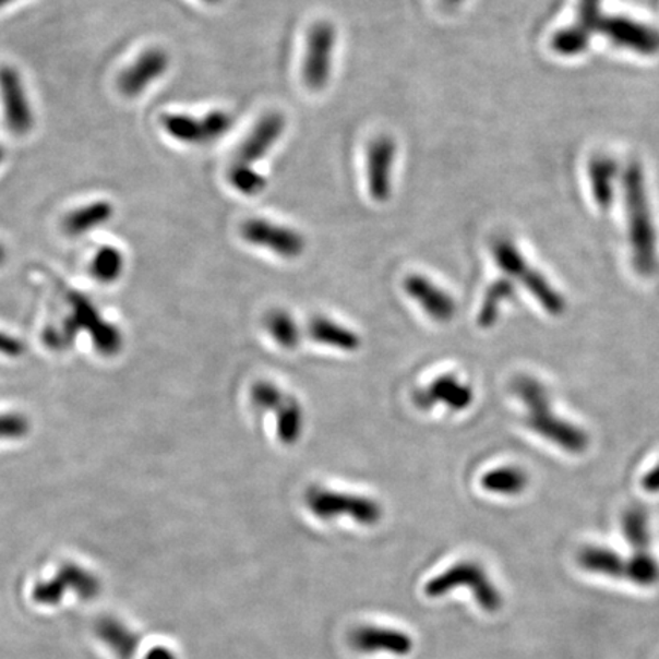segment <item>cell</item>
Masks as SVG:
<instances>
[{"label":"cell","instance_id":"4dcf8cb0","mask_svg":"<svg viewBox=\"0 0 659 659\" xmlns=\"http://www.w3.org/2000/svg\"><path fill=\"white\" fill-rule=\"evenodd\" d=\"M591 41V36L584 33L576 25L559 31L553 38L554 51L561 56L573 57L585 52Z\"/></svg>","mask_w":659,"mask_h":659},{"label":"cell","instance_id":"8fae6325","mask_svg":"<svg viewBox=\"0 0 659 659\" xmlns=\"http://www.w3.org/2000/svg\"><path fill=\"white\" fill-rule=\"evenodd\" d=\"M0 98L7 128L15 136L28 135L34 128V113L25 84L17 69L0 67Z\"/></svg>","mask_w":659,"mask_h":659},{"label":"cell","instance_id":"74e56055","mask_svg":"<svg viewBox=\"0 0 659 659\" xmlns=\"http://www.w3.org/2000/svg\"><path fill=\"white\" fill-rule=\"evenodd\" d=\"M5 259H7L5 249H3L2 244H0V264H3V262H5Z\"/></svg>","mask_w":659,"mask_h":659},{"label":"cell","instance_id":"2e32d148","mask_svg":"<svg viewBox=\"0 0 659 659\" xmlns=\"http://www.w3.org/2000/svg\"><path fill=\"white\" fill-rule=\"evenodd\" d=\"M404 286L408 297L419 302L420 308L435 323L446 324L454 320L457 313L454 298L442 287L434 285L431 279L414 274L406 277Z\"/></svg>","mask_w":659,"mask_h":659},{"label":"cell","instance_id":"ab89813d","mask_svg":"<svg viewBox=\"0 0 659 659\" xmlns=\"http://www.w3.org/2000/svg\"><path fill=\"white\" fill-rule=\"evenodd\" d=\"M14 2H15V0H0V10H2V8L11 5V3H14Z\"/></svg>","mask_w":659,"mask_h":659},{"label":"cell","instance_id":"e575fe53","mask_svg":"<svg viewBox=\"0 0 659 659\" xmlns=\"http://www.w3.org/2000/svg\"><path fill=\"white\" fill-rule=\"evenodd\" d=\"M23 350H25V347H23L21 340L0 332V352L11 356V358H17V356L22 355Z\"/></svg>","mask_w":659,"mask_h":659},{"label":"cell","instance_id":"ffe728a7","mask_svg":"<svg viewBox=\"0 0 659 659\" xmlns=\"http://www.w3.org/2000/svg\"><path fill=\"white\" fill-rule=\"evenodd\" d=\"M95 634L120 659H132L140 647V635L112 616H105L95 624Z\"/></svg>","mask_w":659,"mask_h":659},{"label":"cell","instance_id":"d4e9b609","mask_svg":"<svg viewBox=\"0 0 659 659\" xmlns=\"http://www.w3.org/2000/svg\"><path fill=\"white\" fill-rule=\"evenodd\" d=\"M482 489L490 493L516 496L528 486L527 474L519 467H498L481 478Z\"/></svg>","mask_w":659,"mask_h":659},{"label":"cell","instance_id":"44dd1931","mask_svg":"<svg viewBox=\"0 0 659 659\" xmlns=\"http://www.w3.org/2000/svg\"><path fill=\"white\" fill-rule=\"evenodd\" d=\"M578 565L589 573L601 574L612 578H624L630 576V563L627 559L604 547H585L578 553Z\"/></svg>","mask_w":659,"mask_h":659},{"label":"cell","instance_id":"484cf974","mask_svg":"<svg viewBox=\"0 0 659 659\" xmlns=\"http://www.w3.org/2000/svg\"><path fill=\"white\" fill-rule=\"evenodd\" d=\"M515 281L510 278L496 279L489 287L488 292L482 300L480 313H478V324L480 327L489 328L496 323L504 302L513 300L515 297Z\"/></svg>","mask_w":659,"mask_h":659},{"label":"cell","instance_id":"8d00e7d4","mask_svg":"<svg viewBox=\"0 0 659 659\" xmlns=\"http://www.w3.org/2000/svg\"><path fill=\"white\" fill-rule=\"evenodd\" d=\"M145 659H178L176 655L171 652L167 647H155V649L151 650L147 654Z\"/></svg>","mask_w":659,"mask_h":659},{"label":"cell","instance_id":"d6a6232c","mask_svg":"<svg viewBox=\"0 0 659 659\" xmlns=\"http://www.w3.org/2000/svg\"><path fill=\"white\" fill-rule=\"evenodd\" d=\"M601 5H603V0H580L576 26L588 36H592V33L599 31L601 19H603Z\"/></svg>","mask_w":659,"mask_h":659},{"label":"cell","instance_id":"6da1fadb","mask_svg":"<svg viewBox=\"0 0 659 659\" xmlns=\"http://www.w3.org/2000/svg\"><path fill=\"white\" fill-rule=\"evenodd\" d=\"M513 393L527 408V427L570 454H582L588 450L589 436L570 421L559 419L551 408L546 386L531 375H517L512 385Z\"/></svg>","mask_w":659,"mask_h":659},{"label":"cell","instance_id":"1f68e13d","mask_svg":"<svg viewBox=\"0 0 659 659\" xmlns=\"http://www.w3.org/2000/svg\"><path fill=\"white\" fill-rule=\"evenodd\" d=\"M286 393L272 382H256L251 388V402L259 411H272L285 400Z\"/></svg>","mask_w":659,"mask_h":659},{"label":"cell","instance_id":"52a82bcc","mask_svg":"<svg viewBox=\"0 0 659 659\" xmlns=\"http://www.w3.org/2000/svg\"><path fill=\"white\" fill-rule=\"evenodd\" d=\"M232 125V115L225 110H214L202 118L182 113H168L163 117V128L168 136L188 145L214 143L224 137Z\"/></svg>","mask_w":659,"mask_h":659},{"label":"cell","instance_id":"f1b7e54d","mask_svg":"<svg viewBox=\"0 0 659 659\" xmlns=\"http://www.w3.org/2000/svg\"><path fill=\"white\" fill-rule=\"evenodd\" d=\"M124 271V255L117 248L99 249L92 262V274L101 283H113Z\"/></svg>","mask_w":659,"mask_h":659},{"label":"cell","instance_id":"cb8c5ba5","mask_svg":"<svg viewBox=\"0 0 659 659\" xmlns=\"http://www.w3.org/2000/svg\"><path fill=\"white\" fill-rule=\"evenodd\" d=\"M277 414V435L279 442L286 446H293L300 442L304 432V411L297 397L286 394L285 400L274 411Z\"/></svg>","mask_w":659,"mask_h":659},{"label":"cell","instance_id":"b9f144b4","mask_svg":"<svg viewBox=\"0 0 659 659\" xmlns=\"http://www.w3.org/2000/svg\"><path fill=\"white\" fill-rule=\"evenodd\" d=\"M203 2L208 3V5H218V3L224 2V0H203Z\"/></svg>","mask_w":659,"mask_h":659},{"label":"cell","instance_id":"f35d334b","mask_svg":"<svg viewBox=\"0 0 659 659\" xmlns=\"http://www.w3.org/2000/svg\"><path fill=\"white\" fill-rule=\"evenodd\" d=\"M444 2H446L447 5L457 7L459 3L465 2V0H444Z\"/></svg>","mask_w":659,"mask_h":659},{"label":"cell","instance_id":"83f0119b","mask_svg":"<svg viewBox=\"0 0 659 659\" xmlns=\"http://www.w3.org/2000/svg\"><path fill=\"white\" fill-rule=\"evenodd\" d=\"M623 531L631 543L632 554L650 553L649 517L645 510L632 507L623 516Z\"/></svg>","mask_w":659,"mask_h":659},{"label":"cell","instance_id":"603a6c76","mask_svg":"<svg viewBox=\"0 0 659 659\" xmlns=\"http://www.w3.org/2000/svg\"><path fill=\"white\" fill-rule=\"evenodd\" d=\"M115 208L112 203L107 201H98L82 206V208L72 211L64 218L63 228L69 236L80 237L87 233L91 229L97 228L107 224L113 217Z\"/></svg>","mask_w":659,"mask_h":659},{"label":"cell","instance_id":"3957f363","mask_svg":"<svg viewBox=\"0 0 659 659\" xmlns=\"http://www.w3.org/2000/svg\"><path fill=\"white\" fill-rule=\"evenodd\" d=\"M71 313L60 327L45 330V344L53 350H64L72 344L79 332L89 333L95 347L103 355L112 356L121 350L122 337L118 328L106 323L98 310L86 297L79 292H69Z\"/></svg>","mask_w":659,"mask_h":659},{"label":"cell","instance_id":"f546056e","mask_svg":"<svg viewBox=\"0 0 659 659\" xmlns=\"http://www.w3.org/2000/svg\"><path fill=\"white\" fill-rule=\"evenodd\" d=\"M228 179L229 183L244 195L260 194L267 185L264 176L248 165L233 164L228 172Z\"/></svg>","mask_w":659,"mask_h":659},{"label":"cell","instance_id":"60d3db41","mask_svg":"<svg viewBox=\"0 0 659 659\" xmlns=\"http://www.w3.org/2000/svg\"><path fill=\"white\" fill-rule=\"evenodd\" d=\"M5 156H7L5 148H3V145H0V164H2L3 160H5Z\"/></svg>","mask_w":659,"mask_h":659},{"label":"cell","instance_id":"836d02e7","mask_svg":"<svg viewBox=\"0 0 659 659\" xmlns=\"http://www.w3.org/2000/svg\"><path fill=\"white\" fill-rule=\"evenodd\" d=\"M29 423L21 414H3L0 416V440L22 439L28 434Z\"/></svg>","mask_w":659,"mask_h":659},{"label":"cell","instance_id":"30bf717a","mask_svg":"<svg viewBox=\"0 0 659 659\" xmlns=\"http://www.w3.org/2000/svg\"><path fill=\"white\" fill-rule=\"evenodd\" d=\"M240 236L252 247L267 249L287 260L298 259L305 251V239L297 229L264 218H249L240 226Z\"/></svg>","mask_w":659,"mask_h":659},{"label":"cell","instance_id":"7a4b0ae2","mask_svg":"<svg viewBox=\"0 0 659 659\" xmlns=\"http://www.w3.org/2000/svg\"><path fill=\"white\" fill-rule=\"evenodd\" d=\"M630 240L635 269L649 277L657 271V232L642 165H627L623 176Z\"/></svg>","mask_w":659,"mask_h":659},{"label":"cell","instance_id":"8992f818","mask_svg":"<svg viewBox=\"0 0 659 659\" xmlns=\"http://www.w3.org/2000/svg\"><path fill=\"white\" fill-rule=\"evenodd\" d=\"M305 505L317 519L333 520L336 517H350L360 525L373 527L381 523L383 507L373 498L313 486L305 493Z\"/></svg>","mask_w":659,"mask_h":659},{"label":"cell","instance_id":"ac0fdd59","mask_svg":"<svg viewBox=\"0 0 659 659\" xmlns=\"http://www.w3.org/2000/svg\"><path fill=\"white\" fill-rule=\"evenodd\" d=\"M286 130V118L281 113L272 112L264 115L262 120L256 122L255 128L249 133L247 141L241 144L237 153L236 164L252 165L262 160L271 148L278 143Z\"/></svg>","mask_w":659,"mask_h":659},{"label":"cell","instance_id":"4316f807","mask_svg":"<svg viewBox=\"0 0 659 659\" xmlns=\"http://www.w3.org/2000/svg\"><path fill=\"white\" fill-rule=\"evenodd\" d=\"M264 327L272 339L285 350H295L301 343L300 325L286 310L275 309L267 313L264 317Z\"/></svg>","mask_w":659,"mask_h":659},{"label":"cell","instance_id":"d590c367","mask_svg":"<svg viewBox=\"0 0 659 659\" xmlns=\"http://www.w3.org/2000/svg\"><path fill=\"white\" fill-rule=\"evenodd\" d=\"M642 486L647 493H659V463L643 477Z\"/></svg>","mask_w":659,"mask_h":659},{"label":"cell","instance_id":"e0dca14e","mask_svg":"<svg viewBox=\"0 0 659 659\" xmlns=\"http://www.w3.org/2000/svg\"><path fill=\"white\" fill-rule=\"evenodd\" d=\"M350 646L359 654L385 652L406 657L412 652V639L405 632L381 626H360L350 634Z\"/></svg>","mask_w":659,"mask_h":659},{"label":"cell","instance_id":"5bb4252c","mask_svg":"<svg viewBox=\"0 0 659 659\" xmlns=\"http://www.w3.org/2000/svg\"><path fill=\"white\" fill-rule=\"evenodd\" d=\"M472 402V388L454 374L440 375L414 393V405L420 411H431L435 406L443 405L451 411L459 412L469 408Z\"/></svg>","mask_w":659,"mask_h":659},{"label":"cell","instance_id":"7402d4cb","mask_svg":"<svg viewBox=\"0 0 659 659\" xmlns=\"http://www.w3.org/2000/svg\"><path fill=\"white\" fill-rule=\"evenodd\" d=\"M616 175L619 167L608 156H600L589 165L592 197L601 209H608L614 202Z\"/></svg>","mask_w":659,"mask_h":659},{"label":"cell","instance_id":"ba28073f","mask_svg":"<svg viewBox=\"0 0 659 659\" xmlns=\"http://www.w3.org/2000/svg\"><path fill=\"white\" fill-rule=\"evenodd\" d=\"M337 34L333 23L317 22L310 29L302 63V80L312 92H321L332 76Z\"/></svg>","mask_w":659,"mask_h":659},{"label":"cell","instance_id":"277c9868","mask_svg":"<svg viewBox=\"0 0 659 659\" xmlns=\"http://www.w3.org/2000/svg\"><path fill=\"white\" fill-rule=\"evenodd\" d=\"M457 588L470 589L482 611L494 614L502 608V596L496 586L490 580L489 574L480 563L472 561L458 562L457 565L431 578L424 586V592L431 599H439Z\"/></svg>","mask_w":659,"mask_h":659},{"label":"cell","instance_id":"4fadbf2b","mask_svg":"<svg viewBox=\"0 0 659 659\" xmlns=\"http://www.w3.org/2000/svg\"><path fill=\"white\" fill-rule=\"evenodd\" d=\"M397 145L390 136L375 137L368 148L367 179L368 191L373 201L385 203L393 194L394 164Z\"/></svg>","mask_w":659,"mask_h":659},{"label":"cell","instance_id":"7c38bea8","mask_svg":"<svg viewBox=\"0 0 659 659\" xmlns=\"http://www.w3.org/2000/svg\"><path fill=\"white\" fill-rule=\"evenodd\" d=\"M599 31L620 48L637 52L639 56H655L659 52V31L634 19L611 15L601 19Z\"/></svg>","mask_w":659,"mask_h":659},{"label":"cell","instance_id":"9a60e30c","mask_svg":"<svg viewBox=\"0 0 659 659\" xmlns=\"http://www.w3.org/2000/svg\"><path fill=\"white\" fill-rule=\"evenodd\" d=\"M170 68V56L160 48H152L141 53L132 67L125 69L118 79V89L125 97L143 94L153 82L165 75Z\"/></svg>","mask_w":659,"mask_h":659},{"label":"cell","instance_id":"9c48e42d","mask_svg":"<svg viewBox=\"0 0 659 659\" xmlns=\"http://www.w3.org/2000/svg\"><path fill=\"white\" fill-rule=\"evenodd\" d=\"M68 592H74L82 600H94L101 592V582L82 566L64 565L56 577L34 588L33 600L45 607H56Z\"/></svg>","mask_w":659,"mask_h":659},{"label":"cell","instance_id":"d6986e66","mask_svg":"<svg viewBox=\"0 0 659 659\" xmlns=\"http://www.w3.org/2000/svg\"><path fill=\"white\" fill-rule=\"evenodd\" d=\"M309 336L316 344L340 351H358L362 345L358 333L325 316H315L310 321Z\"/></svg>","mask_w":659,"mask_h":659},{"label":"cell","instance_id":"5b68a950","mask_svg":"<svg viewBox=\"0 0 659 659\" xmlns=\"http://www.w3.org/2000/svg\"><path fill=\"white\" fill-rule=\"evenodd\" d=\"M493 256L498 266L507 274L512 281L520 283L527 287L528 292L540 302L543 309L551 315H562L565 312L566 302L561 293L548 283L540 272L528 264L515 243L507 239L494 241Z\"/></svg>","mask_w":659,"mask_h":659}]
</instances>
